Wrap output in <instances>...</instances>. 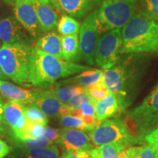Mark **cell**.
Returning a JSON list of instances; mask_svg holds the SVG:
<instances>
[{
    "instance_id": "1f68e13d",
    "label": "cell",
    "mask_w": 158,
    "mask_h": 158,
    "mask_svg": "<svg viewBox=\"0 0 158 158\" xmlns=\"http://www.w3.org/2000/svg\"><path fill=\"white\" fill-rule=\"evenodd\" d=\"M43 136L52 143H54V142L58 143L60 138V130L46 127H45Z\"/></svg>"
},
{
    "instance_id": "d6a6232c",
    "label": "cell",
    "mask_w": 158,
    "mask_h": 158,
    "mask_svg": "<svg viewBox=\"0 0 158 158\" xmlns=\"http://www.w3.org/2000/svg\"><path fill=\"white\" fill-rule=\"evenodd\" d=\"M155 150L149 145L139 147V158H155Z\"/></svg>"
},
{
    "instance_id": "f546056e",
    "label": "cell",
    "mask_w": 158,
    "mask_h": 158,
    "mask_svg": "<svg viewBox=\"0 0 158 158\" xmlns=\"http://www.w3.org/2000/svg\"><path fill=\"white\" fill-rule=\"evenodd\" d=\"M60 123L65 127L78 129L82 131H89V128L81 118L73 117L71 116H62L60 117Z\"/></svg>"
},
{
    "instance_id": "d590c367",
    "label": "cell",
    "mask_w": 158,
    "mask_h": 158,
    "mask_svg": "<svg viewBox=\"0 0 158 158\" xmlns=\"http://www.w3.org/2000/svg\"><path fill=\"white\" fill-rule=\"evenodd\" d=\"M10 152V148L5 141L0 139V158L6 157Z\"/></svg>"
},
{
    "instance_id": "d4e9b609",
    "label": "cell",
    "mask_w": 158,
    "mask_h": 158,
    "mask_svg": "<svg viewBox=\"0 0 158 158\" xmlns=\"http://www.w3.org/2000/svg\"><path fill=\"white\" fill-rule=\"evenodd\" d=\"M59 152L54 144L49 147L30 149L26 152L27 158H59Z\"/></svg>"
},
{
    "instance_id": "ee69618b",
    "label": "cell",
    "mask_w": 158,
    "mask_h": 158,
    "mask_svg": "<svg viewBox=\"0 0 158 158\" xmlns=\"http://www.w3.org/2000/svg\"><path fill=\"white\" fill-rule=\"evenodd\" d=\"M121 158H124V157H121Z\"/></svg>"
},
{
    "instance_id": "4316f807",
    "label": "cell",
    "mask_w": 158,
    "mask_h": 158,
    "mask_svg": "<svg viewBox=\"0 0 158 158\" xmlns=\"http://www.w3.org/2000/svg\"><path fill=\"white\" fill-rule=\"evenodd\" d=\"M140 8L138 13L158 21V0H138Z\"/></svg>"
},
{
    "instance_id": "484cf974",
    "label": "cell",
    "mask_w": 158,
    "mask_h": 158,
    "mask_svg": "<svg viewBox=\"0 0 158 158\" xmlns=\"http://www.w3.org/2000/svg\"><path fill=\"white\" fill-rule=\"evenodd\" d=\"M25 114L27 120L46 126L48 123V118L45 114L35 103L25 106Z\"/></svg>"
},
{
    "instance_id": "5b68a950",
    "label": "cell",
    "mask_w": 158,
    "mask_h": 158,
    "mask_svg": "<svg viewBox=\"0 0 158 158\" xmlns=\"http://www.w3.org/2000/svg\"><path fill=\"white\" fill-rule=\"evenodd\" d=\"M92 143L96 147L110 143H121L126 147L135 143L137 139L119 118L104 120L89 131Z\"/></svg>"
},
{
    "instance_id": "e0dca14e",
    "label": "cell",
    "mask_w": 158,
    "mask_h": 158,
    "mask_svg": "<svg viewBox=\"0 0 158 158\" xmlns=\"http://www.w3.org/2000/svg\"><path fill=\"white\" fill-rule=\"evenodd\" d=\"M34 103L49 117H59L63 103L51 91L38 92V96Z\"/></svg>"
},
{
    "instance_id": "7bdbcfd3",
    "label": "cell",
    "mask_w": 158,
    "mask_h": 158,
    "mask_svg": "<svg viewBox=\"0 0 158 158\" xmlns=\"http://www.w3.org/2000/svg\"><path fill=\"white\" fill-rule=\"evenodd\" d=\"M155 158H158V148H157V149H155Z\"/></svg>"
},
{
    "instance_id": "277c9868",
    "label": "cell",
    "mask_w": 158,
    "mask_h": 158,
    "mask_svg": "<svg viewBox=\"0 0 158 158\" xmlns=\"http://www.w3.org/2000/svg\"><path fill=\"white\" fill-rule=\"evenodd\" d=\"M138 0H104L97 9V17L103 32L122 29L135 14Z\"/></svg>"
},
{
    "instance_id": "ab89813d",
    "label": "cell",
    "mask_w": 158,
    "mask_h": 158,
    "mask_svg": "<svg viewBox=\"0 0 158 158\" xmlns=\"http://www.w3.org/2000/svg\"><path fill=\"white\" fill-rule=\"evenodd\" d=\"M4 125H3V117L0 116V133L3 132Z\"/></svg>"
},
{
    "instance_id": "4fadbf2b",
    "label": "cell",
    "mask_w": 158,
    "mask_h": 158,
    "mask_svg": "<svg viewBox=\"0 0 158 158\" xmlns=\"http://www.w3.org/2000/svg\"><path fill=\"white\" fill-rule=\"evenodd\" d=\"M60 12L70 16L81 19L96 10L102 3V0H56Z\"/></svg>"
},
{
    "instance_id": "7402d4cb",
    "label": "cell",
    "mask_w": 158,
    "mask_h": 158,
    "mask_svg": "<svg viewBox=\"0 0 158 158\" xmlns=\"http://www.w3.org/2000/svg\"><path fill=\"white\" fill-rule=\"evenodd\" d=\"M126 146L121 143H110L100 146L87 152L89 158H121Z\"/></svg>"
},
{
    "instance_id": "f6af8a7d",
    "label": "cell",
    "mask_w": 158,
    "mask_h": 158,
    "mask_svg": "<svg viewBox=\"0 0 158 158\" xmlns=\"http://www.w3.org/2000/svg\"><path fill=\"white\" fill-rule=\"evenodd\" d=\"M0 48H1V45H0Z\"/></svg>"
},
{
    "instance_id": "b9f144b4",
    "label": "cell",
    "mask_w": 158,
    "mask_h": 158,
    "mask_svg": "<svg viewBox=\"0 0 158 158\" xmlns=\"http://www.w3.org/2000/svg\"><path fill=\"white\" fill-rule=\"evenodd\" d=\"M4 1L5 2H7V4H9V5H15V0H4Z\"/></svg>"
},
{
    "instance_id": "44dd1931",
    "label": "cell",
    "mask_w": 158,
    "mask_h": 158,
    "mask_svg": "<svg viewBox=\"0 0 158 158\" xmlns=\"http://www.w3.org/2000/svg\"><path fill=\"white\" fill-rule=\"evenodd\" d=\"M62 37V59L68 62H74L81 59L79 38L78 35H67Z\"/></svg>"
},
{
    "instance_id": "8fae6325",
    "label": "cell",
    "mask_w": 158,
    "mask_h": 158,
    "mask_svg": "<svg viewBox=\"0 0 158 158\" xmlns=\"http://www.w3.org/2000/svg\"><path fill=\"white\" fill-rule=\"evenodd\" d=\"M0 40L3 43H29L31 37L15 17L0 20Z\"/></svg>"
},
{
    "instance_id": "ffe728a7",
    "label": "cell",
    "mask_w": 158,
    "mask_h": 158,
    "mask_svg": "<svg viewBox=\"0 0 158 158\" xmlns=\"http://www.w3.org/2000/svg\"><path fill=\"white\" fill-rule=\"evenodd\" d=\"M103 72L98 69H92L81 73L78 76H74L73 78H68L67 80L62 81L57 83L56 86H64V85H78L84 88H87L91 85L96 83L102 81Z\"/></svg>"
},
{
    "instance_id": "4dcf8cb0",
    "label": "cell",
    "mask_w": 158,
    "mask_h": 158,
    "mask_svg": "<svg viewBox=\"0 0 158 158\" xmlns=\"http://www.w3.org/2000/svg\"><path fill=\"white\" fill-rule=\"evenodd\" d=\"M90 102H94L92 100V98H90V96L89 95L86 90H85V92H82V93L78 94L73 97L70 101L68 102V105L70 106V107L73 108H80L81 106H82L83 105L88 103Z\"/></svg>"
},
{
    "instance_id": "d6986e66",
    "label": "cell",
    "mask_w": 158,
    "mask_h": 158,
    "mask_svg": "<svg viewBox=\"0 0 158 158\" xmlns=\"http://www.w3.org/2000/svg\"><path fill=\"white\" fill-rule=\"evenodd\" d=\"M35 46L46 54L62 59V37L56 32L51 31L40 37L37 40Z\"/></svg>"
},
{
    "instance_id": "60d3db41",
    "label": "cell",
    "mask_w": 158,
    "mask_h": 158,
    "mask_svg": "<svg viewBox=\"0 0 158 158\" xmlns=\"http://www.w3.org/2000/svg\"><path fill=\"white\" fill-rule=\"evenodd\" d=\"M7 77L3 73V72H2V71L1 68H0V80L5 81V80H6V79H7Z\"/></svg>"
},
{
    "instance_id": "5bb4252c",
    "label": "cell",
    "mask_w": 158,
    "mask_h": 158,
    "mask_svg": "<svg viewBox=\"0 0 158 158\" xmlns=\"http://www.w3.org/2000/svg\"><path fill=\"white\" fill-rule=\"evenodd\" d=\"M3 118L13 133L21 131L27 124L25 106L16 100H9L4 105Z\"/></svg>"
},
{
    "instance_id": "8992f818",
    "label": "cell",
    "mask_w": 158,
    "mask_h": 158,
    "mask_svg": "<svg viewBox=\"0 0 158 158\" xmlns=\"http://www.w3.org/2000/svg\"><path fill=\"white\" fill-rule=\"evenodd\" d=\"M103 33L97 17V10L85 18L80 28L79 48L81 59L89 65L95 64V53L100 35Z\"/></svg>"
},
{
    "instance_id": "9a60e30c",
    "label": "cell",
    "mask_w": 158,
    "mask_h": 158,
    "mask_svg": "<svg viewBox=\"0 0 158 158\" xmlns=\"http://www.w3.org/2000/svg\"><path fill=\"white\" fill-rule=\"evenodd\" d=\"M32 2L41 31L48 32L56 29L59 20V10L48 3L42 2L37 0H32Z\"/></svg>"
},
{
    "instance_id": "30bf717a",
    "label": "cell",
    "mask_w": 158,
    "mask_h": 158,
    "mask_svg": "<svg viewBox=\"0 0 158 158\" xmlns=\"http://www.w3.org/2000/svg\"><path fill=\"white\" fill-rule=\"evenodd\" d=\"M15 19L33 37L41 32L32 0H15L14 5Z\"/></svg>"
},
{
    "instance_id": "ac0fdd59",
    "label": "cell",
    "mask_w": 158,
    "mask_h": 158,
    "mask_svg": "<svg viewBox=\"0 0 158 158\" xmlns=\"http://www.w3.org/2000/svg\"><path fill=\"white\" fill-rule=\"evenodd\" d=\"M94 107L96 118L102 122L106 118L116 115L122 106L117 97L109 92L104 99L94 102Z\"/></svg>"
},
{
    "instance_id": "cb8c5ba5",
    "label": "cell",
    "mask_w": 158,
    "mask_h": 158,
    "mask_svg": "<svg viewBox=\"0 0 158 158\" xmlns=\"http://www.w3.org/2000/svg\"><path fill=\"white\" fill-rule=\"evenodd\" d=\"M80 23L76 19L70 15L63 14L59 20L57 29L62 36L78 35L80 31Z\"/></svg>"
},
{
    "instance_id": "3957f363",
    "label": "cell",
    "mask_w": 158,
    "mask_h": 158,
    "mask_svg": "<svg viewBox=\"0 0 158 158\" xmlns=\"http://www.w3.org/2000/svg\"><path fill=\"white\" fill-rule=\"evenodd\" d=\"M32 46L29 43H3L0 48V68L17 84L31 86L30 83Z\"/></svg>"
},
{
    "instance_id": "6da1fadb",
    "label": "cell",
    "mask_w": 158,
    "mask_h": 158,
    "mask_svg": "<svg viewBox=\"0 0 158 158\" xmlns=\"http://www.w3.org/2000/svg\"><path fill=\"white\" fill-rule=\"evenodd\" d=\"M85 65L75 64L53 55L46 54L32 46L31 59V86L46 88L56 80L92 70Z\"/></svg>"
},
{
    "instance_id": "836d02e7",
    "label": "cell",
    "mask_w": 158,
    "mask_h": 158,
    "mask_svg": "<svg viewBox=\"0 0 158 158\" xmlns=\"http://www.w3.org/2000/svg\"><path fill=\"white\" fill-rule=\"evenodd\" d=\"M63 158H89L87 152L67 150L63 153Z\"/></svg>"
},
{
    "instance_id": "603a6c76",
    "label": "cell",
    "mask_w": 158,
    "mask_h": 158,
    "mask_svg": "<svg viewBox=\"0 0 158 158\" xmlns=\"http://www.w3.org/2000/svg\"><path fill=\"white\" fill-rule=\"evenodd\" d=\"M86 88L78 85L71 84L64 86H56L51 92L63 103L68 104V102L77 94L85 92Z\"/></svg>"
},
{
    "instance_id": "7a4b0ae2",
    "label": "cell",
    "mask_w": 158,
    "mask_h": 158,
    "mask_svg": "<svg viewBox=\"0 0 158 158\" xmlns=\"http://www.w3.org/2000/svg\"><path fill=\"white\" fill-rule=\"evenodd\" d=\"M126 54L158 52V21L135 13L122 29Z\"/></svg>"
},
{
    "instance_id": "74e56055",
    "label": "cell",
    "mask_w": 158,
    "mask_h": 158,
    "mask_svg": "<svg viewBox=\"0 0 158 158\" xmlns=\"http://www.w3.org/2000/svg\"><path fill=\"white\" fill-rule=\"evenodd\" d=\"M37 1L42 2H45V3H48V4H50V5H52L53 7H56V8L58 9V7H57V5H56V0H37Z\"/></svg>"
},
{
    "instance_id": "ba28073f",
    "label": "cell",
    "mask_w": 158,
    "mask_h": 158,
    "mask_svg": "<svg viewBox=\"0 0 158 158\" xmlns=\"http://www.w3.org/2000/svg\"><path fill=\"white\" fill-rule=\"evenodd\" d=\"M130 125L141 134L148 133L158 124V84L139 106L130 111Z\"/></svg>"
},
{
    "instance_id": "52a82bcc",
    "label": "cell",
    "mask_w": 158,
    "mask_h": 158,
    "mask_svg": "<svg viewBox=\"0 0 158 158\" xmlns=\"http://www.w3.org/2000/svg\"><path fill=\"white\" fill-rule=\"evenodd\" d=\"M122 29H111L100 35L95 53V64L107 70L117 63L122 52Z\"/></svg>"
},
{
    "instance_id": "9c48e42d",
    "label": "cell",
    "mask_w": 158,
    "mask_h": 158,
    "mask_svg": "<svg viewBox=\"0 0 158 158\" xmlns=\"http://www.w3.org/2000/svg\"><path fill=\"white\" fill-rule=\"evenodd\" d=\"M129 62L114 65L111 68L105 70L102 74V82L109 92L117 97L122 106L123 98L127 94V81L133 73Z\"/></svg>"
},
{
    "instance_id": "e575fe53",
    "label": "cell",
    "mask_w": 158,
    "mask_h": 158,
    "mask_svg": "<svg viewBox=\"0 0 158 158\" xmlns=\"http://www.w3.org/2000/svg\"><path fill=\"white\" fill-rule=\"evenodd\" d=\"M82 110L83 115H91L95 116V107H94V102H90L88 103L83 105L80 107Z\"/></svg>"
},
{
    "instance_id": "f1b7e54d",
    "label": "cell",
    "mask_w": 158,
    "mask_h": 158,
    "mask_svg": "<svg viewBox=\"0 0 158 158\" xmlns=\"http://www.w3.org/2000/svg\"><path fill=\"white\" fill-rule=\"evenodd\" d=\"M86 90L94 102L102 100L109 93V91L105 86L102 81L91 85L86 88Z\"/></svg>"
},
{
    "instance_id": "8d00e7d4",
    "label": "cell",
    "mask_w": 158,
    "mask_h": 158,
    "mask_svg": "<svg viewBox=\"0 0 158 158\" xmlns=\"http://www.w3.org/2000/svg\"><path fill=\"white\" fill-rule=\"evenodd\" d=\"M70 116H73V117L81 118L82 116H83L82 110H81V109L80 108L71 107V110H70Z\"/></svg>"
},
{
    "instance_id": "7c38bea8",
    "label": "cell",
    "mask_w": 158,
    "mask_h": 158,
    "mask_svg": "<svg viewBox=\"0 0 158 158\" xmlns=\"http://www.w3.org/2000/svg\"><path fill=\"white\" fill-rule=\"evenodd\" d=\"M58 143L67 150L89 152L94 149V144L89 136L82 130L64 127L60 130Z\"/></svg>"
},
{
    "instance_id": "83f0119b",
    "label": "cell",
    "mask_w": 158,
    "mask_h": 158,
    "mask_svg": "<svg viewBox=\"0 0 158 158\" xmlns=\"http://www.w3.org/2000/svg\"><path fill=\"white\" fill-rule=\"evenodd\" d=\"M19 143L20 146L26 149H37V148H43L49 147L54 144V143L48 141L44 136L38 138H24V139L15 140Z\"/></svg>"
},
{
    "instance_id": "2e32d148",
    "label": "cell",
    "mask_w": 158,
    "mask_h": 158,
    "mask_svg": "<svg viewBox=\"0 0 158 158\" xmlns=\"http://www.w3.org/2000/svg\"><path fill=\"white\" fill-rule=\"evenodd\" d=\"M0 94L10 100L20 101L24 105L34 103L38 96V92L21 88L3 80H0Z\"/></svg>"
},
{
    "instance_id": "f35d334b",
    "label": "cell",
    "mask_w": 158,
    "mask_h": 158,
    "mask_svg": "<svg viewBox=\"0 0 158 158\" xmlns=\"http://www.w3.org/2000/svg\"><path fill=\"white\" fill-rule=\"evenodd\" d=\"M4 105L5 103L3 102L2 98L0 96V116L3 117V112H4Z\"/></svg>"
}]
</instances>
